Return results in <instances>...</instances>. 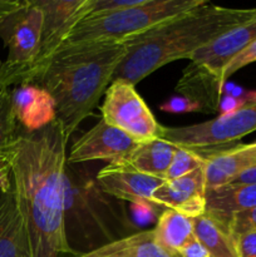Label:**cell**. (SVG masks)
<instances>
[{
  "label": "cell",
  "instance_id": "6",
  "mask_svg": "<svg viewBox=\"0 0 256 257\" xmlns=\"http://www.w3.org/2000/svg\"><path fill=\"white\" fill-rule=\"evenodd\" d=\"M203 3L205 0H143L130 9L87 17L75 25L63 45L124 42Z\"/></svg>",
  "mask_w": 256,
  "mask_h": 257
},
{
  "label": "cell",
  "instance_id": "33",
  "mask_svg": "<svg viewBox=\"0 0 256 257\" xmlns=\"http://www.w3.org/2000/svg\"><path fill=\"white\" fill-rule=\"evenodd\" d=\"M253 143H255V145H256V142H253Z\"/></svg>",
  "mask_w": 256,
  "mask_h": 257
},
{
  "label": "cell",
  "instance_id": "10",
  "mask_svg": "<svg viewBox=\"0 0 256 257\" xmlns=\"http://www.w3.org/2000/svg\"><path fill=\"white\" fill-rule=\"evenodd\" d=\"M44 14L38 57L24 84L39 77L75 25L89 15V0H35Z\"/></svg>",
  "mask_w": 256,
  "mask_h": 257
},
{
  "label": "cell",
  "instance_id": "4",
  "mask_svg": "<svg viewBox=\"0 0 256 257\" xmlns=\"http://www.w3.org/2000/svg\"><path fill=\"white\" fill-rule=\"evenodd\" d=\"M98 172V171H97ZM97 172L68 165L64 175V228L74 256L138 232L123 201L100 188Z\"/></svg>",
  "mask_w": 256,
  "mask_h": 257
},
{
  "label": "cell",
  "instance_id": "7",
  "mask_svg": "<svg viewBox=\"0 0 256 257\" xmlns=\"http://www.w3.org/2000/svg\"><path fill=\"white\" fill-rule=\"evenodd\" d=\"M44 14L35 0L22 5L0 24V38L8 48L7 59L0 62V87L24 84L38 57Z\"/></svg>",
  "mask_w": 256,
  "mask_h": 257
},
{
  "label": "cell",
  "instance_id": "13",
  "mask_svg": "<svg viewBox=\"0 0 256 257\" xmlns=\"http://www.w3.org/2000/svg\"><path fill=\"white\" fill-rule=\"evenodd\" d=\"M203 167L197 168L183 177L165 181L153 192V202L191 218L205 213L207 187Z\"/></svg>",
  "mask_w": 256,
  "mask_h": 257
},
{
  "label": "cell",
  "instance_id": "5",
  "mask_svg": "<svg viewBox=\"0 0 256 257\" xmlns=\"http://www.w3.org/2000/svg\"><path fill=\"white\" fill-rule=\"evenodd\" d=\"M253 40H256V12L246 22L198 50L183 69L176 90L180 95L195 100L201 112H217L223 94L220 83L223 68Z\"/></svg>",
  "mask_w": 256,
  "mask_h": 257
},
{
  "label": "cell",
  "instance_id": "9",
  "mask_svg": "<svg viewBox=\"0 0 256 257\" xmlns=\"http://www.w3.org/2000/svg\"><path fill=\"white\" fill-rule=\"evenodd\" d=\"M102 119L118 128L136 142L143 143L161 140L163 125L155 115L135 85L122 79L113 80L104 93Z\"/></svg>",
  "mask_w": 256,
  "mask_h": 257
},
{
  "label": "cell",
  "instance_id": "2",
  "mask_svg": "<svg viewBox=\"0 0 256 257\" xmlns=\"http://www.w3.org/2000/svg\"><path fill=\"white\" fill-rule=\"evenodd\" d=\"M256 8L233 9L210 2L125 39L127 55L113 75L136 85L166 64L188 59L205 45L246 22ZM112 80V82H113Z\"/></svg>",
  "mask_w": 256,
  "mask_h": 257
},
{
  "label": "cell",
  "instance_id": "15",
  "mask_svg": "<svg viewBox=\"0 0 256 257\" xmlns=\"http://www.w3.org/2000/svg\"><path fill=\"white\" fill-rule=\"evenodd\" d=\"M13 108L18 124L23 131L34 132L57 119L53 98L34 84L12 88Z\"/></svg>",
  "mask_w": 256,
  "mask_h": 257
},
{
  "label": "cell",
  "instance_id": "32",
  "mask_svg": "<svg viewBox=\"0 0 256 257\" xmlns=\"http://www.w3.org/2000/svg\"><path fill=\"white\" fill-rule=\"evenodd\" d=\"M22 5L20 0H0V24Z\"/></svg>",
  "mask_w": 256,
  "mask_h": 257
},
{
  "label": "cell",
  "instance_id": "19",
  "mask_svg": "<svg viewBox=\"0 0 256 257\" xmlns=\"http://www.w3.org/2000/svg\"><path fill=\"white\" fill-rule=\"evenodd\" d=\"M175 150V146L163 140L138 143L133 152L120 163L145 175L165 180Z\"/></svg>",
  "mask_w": 256,
  "mask_h": 257
},
{
  "label": "cell",
  "instance_id": "8",
  "mask_svg": "<svg viewBox=\"0 0 256 257\" xmlns=\"http://www.w3.org/2000/svg\"><path fill=\"white\" fill-rule=\"evenodd\" d=\"M256 131V94L240 107L218 117L185 127H163L161 140L175 147L213 150L233 145Z\"/></svg>",
  "mask_w": 256,
  "mask_h": 257
},
{
  "label": "cell",
  "instance_id": "24",
  "mask_svg": "<svg viewBox=\"0 0 256 257\" xmlns=\"http://www.w3.org/2000/svg\"><path fill=\"white\" fill-rule=\"evenodd\" d=\"M255 62H256V40H253V42L250 43L245 49L241 50L236 57H233L232 59H231V62L223 68L222 73H221V79H220L221 85L225 88L226 82H227L228 78H230L231 75H233L236 72H238L240 69L245 68L246 65Z\"/></svg>",
  "mask_w": 256,
  "mask_h": 257
},
{
  "label": "cell",
  "instance_id": "29",
  "mask_svg": "<svg viewBox=\"0 0 256 257\" xmlns=\"http://www.w3.org/2000/svg\"><path fill=\"white\" fill-rule=\"evenodd\" d=\"M13 187L12 165L7 153H0V191H7Z\"/></svg>",
  "mask_w": 256,
  "mask_h": 257
},
{
  "label": "cell",
  "instance_id": "3",
  "mask_svg": "<svg viewBox=\"0 0 256 257\" xmlns=\"http://www.w3.org/2000/svg\"><path fill=\"white\" fill-rule=\"evenodd\" d=\"M125 55L123 42L63 45L44 72L30 83L53 98L57 120L67 137L92 114Z\"/></svg>",
  "mask_w": 256,
  "mask_h": 257
},
{
  "label": "cell",
  "instance_id": "11",
  "mask_svg": "<svg viewBox=\"0 0 256 257\" xmlns=\"http://www.w3.org/2000/svg\"><path fill=\"white\" fill-rule=\"evenodd\" d=\"M138 142L100 119L88 132L80 136L67 155L68 165L104 161L108 163L120 162L133 152Z\"/></svg>",
  "mask_w": 256,
  "mask_h": 257
},
{
  "label": "cell",
  "instance_id": "17",
  "mask_svg": "<svg viewBox=\"0 0 256 257\" xmlns=\"http://www.w3.org/2000/svg\"><path fill=\"white\" fill-rule=\"evenodd\" d=\"M256 208V185H225L206 191V212L227 226L235 213Z\"/></svg>",
  "mask_w": 256,
  "mask_h": 257
},
{
  "label": "cell",
  "instance_id": "18",
  "mask_svg": "<svg viewBox=\"0 0 256 257\" xmlns=\"http://www.w3.org/2000/svg\"><path fill=\"white\" fill-rule=\"evenodd\" d=\"M75 257H182L163 247L157 241L155 231H138L128 237L114 241L103 247Z\"/></svg>",
  "mask_w": 256,
  "mask_h": 257
},
{
  "label": "cell",
  "instance_id": "31",
  "mask_svg": "<svg viewBox=\"0 0 256 257\" xmlns=\"http://www.w3.org/2000/svg\"><path fill=\"white\" fill-rule=\"evenodd\" d=\"M228 185H256V165L242 171Z\"/></svg>",
  "mask_w": 256,
  "mask_h": 257
},
{
  "label": "cell",
  "instance_id": "12",
  "mask_svg": "<svg viewBox=\"0 0 256 257\" xmlns=\"http://www.w3.org/2000/svg\"><path fill=\"white\" fill-rule=\"evenodd\" d=\"M97 182L104 192L123 202H131L145 207H156L153 192L165 180L128 167L120 162L108 163L97 172Z\"/></svg>",
  "mask_w": 256,
  "mask_h": 257
},
{
  "label": "cell",
  "instance_id": "16",
  "mask_svg": "<svg viewBox=\"0 0 256 257\" xmlns=\"http://www.w3.org/2000/svg\"><path fill=\"white\" fill-rule=\"evenodd\" d=\"M0 257H32L14 188L0 191Z\"/></svg>",
  "mask_w": 256,
  "mask_h": 257
},
{
  "label": "cell",
  "instance_id": "25",
  "mask_svg": "<svg viewBox=\"0 0 256 257\" xmlns=\"http://www.w3.org/2000/svg\"><path fill=\"white\" fill-rule=\"evenodd\" d=\"M142 3L143 0H89V15L88 17L130 9V8L137 7Z\"/></svg>",
  "mask_w": 256,
  "mask_h": 257
},
{
  "label": "cell",
  "instance_id": "26",
  "mask_svg": "<svg viewBox=\"0 0 256 257\" xmlns=\"http://www.w3.org/2000/svg\"><path fill=\"white\" fill-rule=\"evenodd\" d=\"M227 227L232 238L245 231L256 228V208H251V210L232 215L228 220Z\"/></svg>",
  "mask_w": 256,
  "mask_h": 257
},
{
  "label": "cell",
  "instance_id": "22",
  "mask_svg": "<svg viewBox=\"0 0 256 257\" xmlns=\"http://www.w3.org/2000/svg\"><path fill=\"white\" fill-rule=\"evenodd\" d=\"M20 127L13 108L12 88L0 87V153H7L14 145Z\"/></svg>",
  "mask_w": 256,
  "mask_h": 257
},
{
  "label": "cell",
  "instance_id": "23",
  "mask_svg": "<svg viewBox=\"0 0 256 257\" xmlns=\"http://www.w3.org/2000/svg\"><path fill=\"white\" fill-rule=\"evenodd\" d=\"M206 156L203 151L176 147L172 161L166 172L165 181H172L193 172L205 166Z\"/></svg>",
  "mask_w": 256,
  "mask_h": 257
},
{
  "label": "cell",
  "instance_id": "30",
  "mask_svg": "<svg viewBox=\"0 0 256 257\" xmlns=\"http://www.w3.org/2000/svg\"><path fill=\"white\" fill-rule=\"evenodd\" d=\"M178 253L182 257H210V253L206 250L205 246L195 236L181 248Z\"/></svg>",
  "mask_w": 256,
  "mask_h": 257
},
{
  "label": "cell",
  "instance_id": "28",
  "mask_svg": "<svg viewBox=\"0 0 256 257\" xmlns=\"http://www.w3.org/2000/svg\"><path fill=\"white\" fill-rule=\"evenodd\" d=\"M237 257H256V228L245 231L233 237Z\"/></svg>",
  "mask_w": 256,
  "mask_h": 257
},
{
  "label": "cell",
  "instance_id": "14",
  "mask_svg": "<svg viewBox=\"0 0 256 257\" xmlns=\"http://www.w3.org/2000/svg\"><path fill=\"white\" fill-rule=\"evenodd\" d=\"M205 152L206 187L216 188L228 185L242 171L256 165L255 143H233L213 150H200Z\"/></svg>",
  "mask_w": 256,
  "mask_h": 257
},
{
  "label": "cell",
  "instance_id": "20",
  "mask_svg": "<svg viewBox=\"0 0 256 257\" xmlns=\"http://www.w3.org/2000/svg\"><path fill=\"white\" fill-rule=\"evenodd\" d=\"M192 222L193 235L205 246L210 257H237L235 241L222 221L205 211L192 218Z\"/></svg>",
  "mask_w": 256,
  "mask_h": 257
},
{
  "label": "cell",
  "instance_id": "27",
  "mask_svg": "<svg viewBox=\"0 0 256 257\" xmlns=\"http://www.w3.org/2000/svg\"><path fill=\"white\" fill-rule=\"evenodd\" d=\"M160 109L167 113H192L201 112V108L195 100L183 95H175L160 105Z\"/></svg>",
  "mask_w": 256,
  "mask_h": 257
},
{
  "label": "cell",
  "instance_id": "21",
  "mask_svg": "<svg viewBox=\"0 0 256 257\" xmlns=\"http://www.w3.org/2000/svg\"><path fill=\"white\" fill-rule=\"evenodd\" d=\"M153 231L163 247L177 253L195 236L192 218L168 208L161 213Z\"/></svg>",
  "mask_w": 256,
  "mask_h": 257
},
{
  "label": "cell",
  "instance_id": "1",
  "mask_svg": "<svg viewBox=\"0 0 256 257\" xmlns=\"http://www.w3.org/2000/svg\"><path fill=\"white\" fill-rule=\"evenodd\" d=\"M68 141L69 137L55 119L34 132L20 128L14 145L7 152L32 257L74 255L64 228Z\"/></svg>",
  "mask_w": 256,
  "mask_h": 257
}]
</instances>
